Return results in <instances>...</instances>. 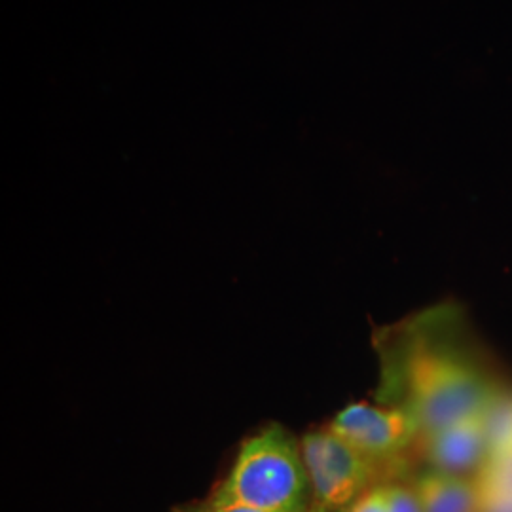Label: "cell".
Listing matches in <instances>:
<instances>
[{
	"label": "cell",
	"mask_w": 512,
	"mask_h": 512,
	"mask_svg": "<svg viewBox=\"0 0 512 512\" xmlns=\"http://www.w3.org/2000/svg\"><path fill=\"white\" fill-rule=\"evenodd\" d=\"M329 429L366 458L395 454L420 433L418 421L408 408H382L368 403L349 404L332 420Z\"/></svg>",
	"instance_id": "cell-4"
},
{
	"label": "cell",
	"mask_w": 512,
	"mask_h": 512,
	"mask_svg": "<svg viewBox=\"0 0 512 512\" xmlns=\"http://www.w3.org/2000/svg\"><path fill=\"white\" fill-rule=\"evenodd\" d=\"M486 412L454 423L427 437V458L435 471L463 476L488 461Z\"/></svg>",
	"instance_id": "cell-5"
},
{
	"label": "cell",
	"mask_w": 512,
	"mask_h": 512,
	"mask_svg": "<svg viewBox=\"0 0 512 512\" xmlns=\"http://www.w3.org/2000/svg\"><path fill=\"white\" fill-rule=\"evenodd\" d=\"M315 501L325 511H338L363 492L372 469L365 454L330 429L308 433L300 442Z\"/></svg>",
	"instance_id": "cell-3"
},
{
	"label": "cell",
	"mask_w": 512,
	"mask_h": 512,
	"mask_svg": "<svg viewBox=\"0 0 512 512\" xmlns=\"http://www.w3.org/2000/svg\"><path fill=\"white\" fill-rule=\"evenodd\" d=\"M382 494L387 512H423L416 490L404 486H385Z\"/></svg>",
	"instance_id": "cell-9"
},
{
	"label": "cell",
	"mask_w": 512,
	"mask_h": 512,
	"mask_svg": "<svg viewBox=\"0 0 512 512\" xmlns=\"http://www.w3.org/2000/svg\"><path fill=\"white\" fill-rule=\"evenodd\" d=\"M475 486L478 512H512V456L488 459Z\"/></svg>",
	"instance_id": "cell-7"
},
{
	"label": "cell",
	"mask_w": 512,
	"mask_h": 512,
	"mask_svg": "<svg viewBox=\"0 0 512 512\" xmlns=\"http://www.w3.org/2000/svg\"><path fill=\"white\" fill-rule=\"evenodd\" d=\"M310 476L293 437L266 427L239 448L228 476L209 499L215 505H249L266 511L306 512Z\"/></svg>",
	"instance_id": "cell-1"
},
{
	"label": "cell",
	"mask_w": 512,
	"mask_h": 512,
	"mask_svg": "<svg viewBox=\"0 0 512 512\" xmlns=\"http://www.w3.org/2000/svg\"><path fill=\"white\" fill-rule=\"evenodd\" d=\"M488 459L512 456V397H494L486 408Z\"/></svg>",
	"instance_id": "cell-8"
},
{
	"label": "cell",
	"mask_w": 512,
	"mask_h": 512,
	"mask_svg": "<svg viewBox=\"0 0 512 512\" xmlns=\"http://www.w3.org/2000/svg\"><path fill=\"white\" fill-rule=\"evenodd\" d=\"M196 512H275L266 511V509H258V507H249V505H215L211 501H207Z\"/></svg>",
	"instance_id": "cell-11"
},
{
	"label": "cell",
	"mask_w": 512,
	"mask_h": 512,
	"mask_svg": "<svg viewBox=\"0 0 512 512\" xmlns=\"http://www.w3.org/2000/svg\"><path fill=\"white\" fill-rule=\"evenodd\" d=\"M351 512H387L385 507L384 494H382V488L372 492V494L365 495Z\"/></svg>",
	"instance_id": "cell-10"
},
{
	"label": "cell",
	"mask_w": 512,
	"mask_h": 512,
	"mask_svg": "<svg viewBox=\"0 0 512 512\" xmlns=\"http://www.w3.org/2000/svg\"><path fill=\"white\" fill-rule=\"evenodd\" d=\"M408 410L425 437L486 412L495 395L475 370L420 349L406 366Z\"/></svg>",
	"instance_id": "cell-2"
},
{
	"label": "cell",
	"mask_w": 512,
	"mask_h": 512,
	"mask_svg": "<svg viewBox=\"0 0 512 512\" xmlns=\"http://www.w3.org/2000/svg\"><path fill=\"white\" fill-rule=\"evenodd\" d=\"M423 512H478L475 480L433 471L416 486Z\"/></svg>",
	"instance_id": "cell-6"
}]
</instances>
